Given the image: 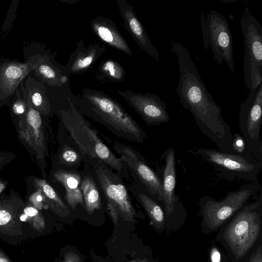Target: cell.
<instances>
[{"label": "cell", "instance_id": "cell-11", "mask_svg": "<svg viewBox=\"0 0 262 262\" xmlns=\"http://www.w3.org/2000/svg\"><path fill=\"white\" fill-rule=\"evenodd\" d=\"M25 202L14 190L0 193V239L11 245H17L28 238L20 216Z\"/></svg>", "mask_w": 262, "mask_h": 262}, {"label": "cell", "instance_id": "cell-19", "mask_svg": "<svg viewBox=\"0 0 262 262\" xmlns=\"http://www.w3.org/2000/svg\"><path fill=\"white\" fill-rule=\"evenodd\" d=\"M52 176L54 179L64 188V199L71 209H75L78 205L84 207L80 187L82 177L78 172L59 168L53 171Z\"/></svg>", "mask_w": 262, "mask_h": 262}, {"label": "cell", "instance_id": "cell-3", "mask_svg": "<svg viewBox=\"0 0 262 262\" xmlns=\"http://www.w3.org/2000/svg\"><path fill=\"white\" fill-rule=\"evenodd\" d=\"M70 91L65 97L59 117L63 127L76 143L83 159L107 165L121 177L129 178L125 163L117 157L98 136L96 130L75 105Z\"/></svg>", "mask_w": 262, "mask_h": 262}, {"label": "cell", "instance_id": "cell-7", "mask_svg": "<svg viewBox=\"0 0 262 262\" xmlns=\"http://www.w3.org/2000/svg\"><path fill=\"white\" fill-rule=\"evenodd\" d=\"M195 154L211 164L228 181L238 179L254 181L262 167V162L247 152L229 153L201 148Z\"/></svg>", "mask_w": 262, "mask_h": 262}, {"label": "cell", "instance_id": "cell-13", "mask_svg": "<svg viewBox=\"0 0 262 262\" xmlns=\"http://www.w3.org/2000/svg\"><path fill=\"white\" fill-rule=\"evenodd\" d=\"M114 150L120 156V159L133 171L147 191L163 204L162 180L148 165L142 155L132 147L115 142Z\"/></svg>", "mask_w": 262, "mask_h": 262}, {"label": "cell", "instance_id": "cell-2", "mask_svg": "<svg viewBox=\"0 0 262 262\" xmlns=\"http://www.w3.org/2000/svg\"><path fill=\"white\" fill-rule=\"evenodd\" d=\"M72 99L83 116L103 125L118 137L140 144L147 137L145 132L122 105L104 92L84 89L80 94H73Z\"/></svg>", "mask_w": 262, "mask_h": 262}, {"label": "cell", "instance_id": "cell-29", "mask_svg": "<svg viewBox=\"0 0 262 262\" xmlns=\"http://www.w3.org/2000/svg\"><path fill=\"white\" fill-rule=\"evenodd\" d=\"M201 14V27L202 28L203 39L204 42V48L206 50H207L209 47V42L208 38V34L207 31V28L205 23V14L202 11Z\"/></svg>", "mask_w": 262, "mask_h": 262}, {"label": "cell", "instance_id": "cell-24", "mask_svg": "<svg viewBox=\"0 0 262 262\" xmlns=\"http://www.w3.org/2000/svg\"><path fill=\"white\" fill-rule=\"evenodd\" d=\"M81 189L84 200V207L89 214L101 207V199L97 185L93 177L86 174L82 177Z\"/></svg>", "mask_w": 262, "mask_h": 262}, {"label": "cell", "instance_id": "cell-35", "mask_svg": "<svg viewBox=\"0 0 262 262\" xmlns=\"http://www.w3.org/2000/svg\"><path fill=\"white\" fill-rule=\"evenodd\" d=\"M131 262H136V261H131Z\"/></svg>", "mask_w": 262, "mask_h": 262}, {"label": "cell", "instance_id": "cell-28", "mask_svg": "<svg viewBox=\"0 0 262 262\" xmlns=\"http://www.w3.org/2000/svg\"><path fill=\"white\" fill-rule=\"evenodd\" d=\"M232 147L234 151L239 153L246 152L242 137L238 134L233 136Z\"/></svg>", "mask_w": 262, "mask_h": 262}, {"label": "cell", "instance_id": "cell-5", "mask_svg": "<svg viewBox=\"0 0 262 262\" xmlns=\"http://www.w3.org/2000/svg\"><path fill=\"white\" fill-rule=\"evenodd\" d=\"M261 208L260 189L258 198L237 212L225 229V238L237 259L246 255L259 235Z\"/></svg>", "mask_w": 262, "mask_h": 262}, {"label": "cell", "instance_id": "cell-30", "mask_svg": "<svg viewBox=\"0 0 262 262\" xmlns=\"http://www.w3.org/2000/svg\"><path fill=\"white\" fill-rule=\"evenodd\" d=\"M26 110V105L21 100L15 102L13 106V111L17 115H21L25 113Z\"/></svg>", "mask_w": 262, "mask_h": 262}, {"label": "cell", "instance_id": "cell-15", "mask_svg": "<svg viewBox=\"0 0 262 262\" xmlns=\"http://www.w3.org/2000/svg\"><path fill=\"white\" fill-rule=\"evenodd\" d=\"M117 4L126 29L137 45L143 52L158 62V52L138 19L133 6L126 0H117Z\"/></svg>", "mask_w": 262, "mask_h": 262}, {"label": "cell", "instance_id": "cell-14", "mask_svg": "<svg viewBox=\"0 0 262 262\" xmlns=\"http://www.w3.org/2000/svg\"><path fill=\"white\" fill-rule=\"evenodd\" d=\"M122 97L149 126L160 125L170 118L165 103L157 94L136 93L130 90L118 91Z\"/></svg>", "mask_w": 262, "mask_h": 262}, {"label": "cell", "instance_id": "cell-1", "mask_svg": "<svg viewBox=\"0 0 262 262\" xmlns=\"http://www.w3.org/2000/svg\"><path fill=\"white\" fill-rule=\"evenodd\" d=\"M170 44L179 63L180 77L176 92L180 103L189 111L202 133L220 150L234 152L230 126L223 118L221 107L206 89L188 49L174 41Z\"/></svg>", "mask_w": 262, "mask_h": 262}, {"label": "cell", "instance_id": "cell-25", "mask_svg": "<svg viewBox=\"0 0 262 262\" xmlns=\"http://www.w3.org/2000/svg\"><path fill=\"white\" fill-rule=\"evenodd\" d=\"M83 159L80 153L69 145H64L59 154V163L66 166H75Z\"/></svg>", "mask_w": 262, "mask_h": 262}, {"label": "cell", "instance_id": "cell-6", "mask_svg": "<svg viewBox=\"0 0 262 262\" xmlns=\"http://www.w3.org/2000/svg\"><path fill=\"white\" fill-rule=\"evenodd\" d=\"M261 189L257 179L242 185L236 191H228L220 201L204 195L199 204L203 221L211 229H215L234 216L246 204L248 201Z\"/></svg>", "mask_w": 262, "mask_h": 262}, {"label": "cell", "instance_id": "cell-9", "mask_svg": "<svg viewBox=\"0 0 262 262\" xmlns=\"http://www.w3.org/2000/svg\"><path fill=\"white\" fill-rule=\"evenodd\" d=\"M19 117L16 125L18 139L31 156L34 157L43 179H46L48 141L41 114L28 103L26 112Z\"/></svg>", "mask_w": 262, "mask_h": 262}, {"label": "cell", "instance_id": "cell-10", "mask_svg": "<svg viewBox=\"0 0 262 262\" xmlns=\"http://www.w3.org/2000/svg\"><path fill=\"white\" fill-rule=\"evenodd\" d=\"M261 122L262 83L241 104L238 121L246 151L262 162Z\"/></svg>", "mask_w": 262, "mask_h": 262}, {"label": "cell", "instance_id": "cell-33", "mask_svg": "<svg viewBox=\"0 0 262 262\" xmlns=\"http://www.w3.org/2000/svg\"><path fill=\"white\" fill-rule=\"evenodd\" d=\"M249 262H262V253L259 246L255 253L251 256Z\"/></svg>", "mask_w": 262, "mask_h": 262}, {"label": "cell", "instance_id": "cell-21", "mask_svg": "<svg viewBox=\"0 0 262 262\" xmlns=\"http://www.w3.org/2000/svg\"><path fill=\"white\" fill-rule=\"evenodd\" d=\"M34 189L41 192L45 202L49 208L58 216L64 217L70 214L68 207L64 203L60 195L44 179L32 177Z\"/></svg>", "mask_w": 262, "mask_h": 262}, {"label": "cell", "instance_id": "cell-32", "mask_svg": "<svg viewBox=\"0 0 262 262\" xmlns=\"http://www.w3.org/2000/svg\"><path fill=\"white\" fill-rule=\"evenodd\" d=\"M211 262H221V254L216 247H213L210 251Z\"/></svg>", "mask_w": 262, "mask_h": 262}, {"label": "cell", "instance_id": "cell-8", "mask_svg": "<svg viewBox=\"0 0 262 262\" xmlns=\"http://www.w3.org/2000/svg\"><path fill=\"white\" fill-rule=\"evenodd\" d=\"M245 52L243 70L245 82L249 91L262 83V26L246 7L240 19Z\"/></svg>", "mask_w": 262, "mask_h": 262}, {"label": "cell", "instance_id": "cell-34", "mask_svg": "<svg viewBox=\"0 0 262 262\" xmlns=\"http://www.w3.org/2000/svg\"><path fill=\"white\" fill-rule=\"evenodd\" d=\"M0 262H13L0 248Z\"/></svg>", "mask_w": 262, "mask_h": 262}, {"label": "cell", "instance_id": "cell-16", "mask_svg": "<svg viewBox=\"0 0 262 262\" xmlns=\"http://www.w3.org/2000/svg\"><path fill=\"white\" fill-rule=\"evenodd\" d=\"M105 51L104 45L95 42L85 46L82 40H79L75 50L70 55L67 64L64 66V73L70 76L88 71Z\"/></svg>", "mask_w": 262, "mask_h": 262}, {"label": "cell", "instance_id": "cell-27", "mask_svg": "<svg viewBox=\"0 0 262 262\" xmlns=\"http://www.w3.org/2000/svg\"><path fill=\"white\" fill-rule=\"evenodd\" d=\"M15 158L14 153L0 150V170L11 163Z\"/></svg>", "mask_w": 262, "mask_h": 262}, {"label": "cell", "instance_id": "cell-12", "mask_svg": "<svg viewBox=\"0 0 262 262\" xmlns=\"http://www.w3.org/2000/svg\"><path fill=\"white\" fill-rule=\"evenodd\" d=\"M205 23L213 58L220 65L225 61L234 74L233 38L226 17L212 10L205 18Z\"/></svg>", "mask_w": 262, "mask_h": 262}, {"label": "cell", "instance_id": "cell-22", "mask_svg": "<svg viewBox=\"0 0 262 262\" xmlns=\"http://www.w3.org/2000/svg\"><path fill=\"white\" fill-rule=\"evenodd\" d=\"M20 220L29 238H34L45 232L47 223L42 211L27 202Z\"/></svg>", "mask_w": 262, "mask_h": 262}, {"label": "cell", "instance_id": "cell-17", "mask_svg": "<svg viewBox=\"0 0 262 262\" xmlns=\"http://www.w3.org/2000/svg\"><path fill=\"white\" fill-rule=\"evenodd\" d=\"M92 31L105 44L132 56L133 51L112 20L97 16L91 21Z\"/></svg>", "mask_w": 262, "mask_h": 262}, {"label": "cell", "instance_id": "cell-23", "mask_svg": "<svg viewBox=\"0 0 262 262\" xmlns=\"http://www.w3.org/2000/svg\"><path fill=\"white\" fill-rule=\"evenodd\" d=\"M126 75L123 67L118 62L112 59L101 62L94 72L96 79L103 83L122 82L125 78Z\"/></svg>", "mask_w": 262, "mask_h": 262}, {"label": "cell", "instance_id": "cell-4", "mask_svg": "<svg viewBox=\"0 0 262 262\" xmlns=\"http://www.w3.org/2000/svg\"><path fill=\"white\" fill-rule=\"evenodd\" d=\"M83 160L92 168L103 193L107 211L114 223L117 224L120 218L134 221L136 211L121 175L114 172L112 168L101 162Z\"/></svg>", "mask_w": 262, "mask_h": 262}, {"label": "cell", "instance_id": "cell-20", "mask_svg": "<svg viewBox=\"0 0 262 262\" xmlns=\"http://www.w3.org/2000/svg\"><path fill=\"white\" fill-rule=\"evenodd\" d=\"M130 190L142 205L156 228L158 229H162L164 226L166 219L165 211L162 209L161 203L144 187L143 189L140 190L132 185L130 186Z\"/></svg>", "mask_w": 262, "mask_h": 262}, {"label": "cell", "instance_id": "cell-18", "mask_svg": "<svg viewBox=\"0 0 262 262\" xmlns=\"http://www.w3.org/2000/svg\"><path fill=\"white\" fill-rule=\"evenodd\" d=\"M164 161L162 183L163 202L165 219H168L174 209L176 195L174 193L176 184V161L173 147L167 149L161 156Z\"/></svg>", "mask_w": 262, "mask_h": 262}, {"label": "cell", "instance_id": "cell-31", "mask_svg": "<svg viewBox=\"0 0 262 262\" xmlns=\"http://www.w3.org/2000/svg\"><path fill=\"white\" fill-rule=\"evenodd\" d=\"M61 262H80V258L76 253L69 252L64 255V258Z\"/></svg>", "mask_w": 262, "mask_h": 262}, {"label": "cell", "instance_id": "cell-26", "mask_svg": "<svg viewBox=\"0 0 262 262\" xmlns=\"http://www.w3.org/2000/svg\"><path fill=\"white\" fill-rule=\"evenodd\" d=\"M25 67L17 65L8 66L4 72V82L9 86L15 84L24 76Z\"/></svg>", "mask_w": 262, "mask_h": 262}]
</instances>
